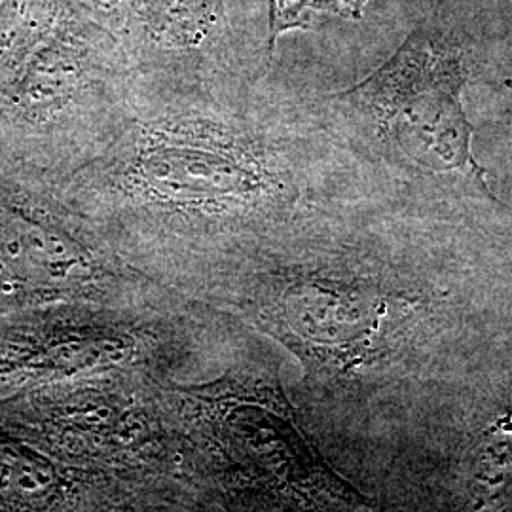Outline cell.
I'll return each mask as SVG.
<instances>
[{
    "label": "cell",
    "instance_id": "6da1fadb",
    "mask_svg": "<svg viewBox=\"0 0 512 512\" xmlns=\"http://www.w3.org/2000/svg\"><path fill=\"white\" fill-rule=\"evenodd\" d=\"M258 80L135 76L105 137L52 173L118 255L181 296L220 262L338 209L327 188L334 145Z\"/></svg>",
    "mask_w": 512,
    "mask_h": 512
},
{
    "label": "cell",
    "instance_id": "7a4b0ae2",
    "mask_svg": "<svg viewBox=\"0 0 512 512\" xmlns=\"http://www.w3.org/2000/svg\"><path fill=\"white\" fill-rule=\"evenodd\" d=\"M184 298L293 353L306 382L357 391L397 368L427 336L435 293L342 213L302 220L196 277Z\"/></svg>",
    "mask_w": 512,
    "mask_h": 512
},
{
    "label": "cell",
    "instance_id": "3957f363",
    "mask_svg": "<svg viewBox=\"0 0 512 512\" xmlns=\"http://www.w3.org/2000/svg\"><path fill=\"white\" fill-rule=\"evenodd\" d=\"M186 476L232 512H372L304 435L274 368L251 355L205 382L164 380Z\"/></svg>",
    "mask_w": 512,
    "mask_h": 512
},
{
    "label": "cell",
    "instance_id": "277c9868",
    "mask_svg": "<svg viewBox=\"0 0 512 512\" xmlns=\"http://www.w3.org/2000/svg\"><path fill=\"white\" fill-rule=\"evenodd\" d=\"M465 82L458 44L420 27L363 82L317 99L308 112L334 147L429 175L458 171L494 200L471 148Z\"/></svg>",
    "mask_w": 512,
    "mask_h": 512
},
{
    "label": "cell",
    "instance_id": "5b68a950",
    "mask_svg": "<svg viewBox=\"0 0 512 512\" xmlns=\"http://www.w3.org/2000/svg\"><path fill=\"white\" fill-rule=\"evenodd\" d=\"M171 306L186 298L133 268L50 171L0 154V310Z\"/></svg>",
    "mask_w": 512,
    "mask_h": 512
},
{
    "label": "cell",
    "instance_id": "8992f818",
    "mask_svg": "<svg viewBox=\"0 0 512 512\" xmlns=\"http://www.w3.org/2000/svg\"><path fill=\"white\" fill-rule=\"evenodd\" d=\"M135 82L122 40L69 0L0 82V154L61 173L105 137Z\"/></svg>",
    "mask_w": 512,
    "mask_h": 512
},
{
    "label": "cell",
    "instance_id": "52a82bcc",
    "mask_svg": "<svg viewBox=\"0 0 512 512\" xmlns=\"http://www.w3.org/2000/svg\"><path fill=\"white\" fill-rule=\"evenodd\" d=\"M164 380L110 374L57 385L44 429L59 459L126 476H184V444L164 395Z\"/></svg>",
    "mask_w": 512,
    "mask_h": 512
},
{
    "label": "cell",
    "instance_id": "ba28073f",
    "mask_svg": "<svg viewBox=\"0 0 512 512\" xmlns=\"http://www.w3.org/2000/svg\"><path fill=\"white\" fill-rule=\"evenodd\" d=\"M118 38L139 78H260L232 29L226 0H129Z\"/></svg>",
    "mask_w": 512,
    "mask_h": 512
},
{
    "label": "cell",
    "instance_id": "9c48e42d",
    "mask_svg": "<svg viewBox=\"0 0 512 512\" xmlns=\"http://www.w3.org/2000/svg\"><path fill=\"white\" fill-rule=\"evenodd\" d=\"M465 494L473 512L501 511L512 501V391L469 442Z\"/></svg>",
    "mask_w": 512,
    "mask_h": 512
},
{
    "label": "cell",
    "instance_id": "30bf717a",
    "mask_svg": "<svg viewBox=\"0 0 512 512\" xmlns=\"http://www.w3.org/2000/svg\"><path fill=\"white\" fill-rule=\"evenodd\" d=\"M105 512H232L217 495L184 476H154L129 486Z\"/></svg>",
    "mask_w": 512,
    "mask_h": 512
},
{
    "label": "cell",
    "instance_id": "8fae6325",
    "mask_svg": "<svg viewBox=\"0 0 512 512\" xmlns=\"http://www.w3.org/2000/svg\"><path fill=\"white\" fill-rule=\"evenodd\" d=\"M311 4L313 0H270L268 55H272L275 42L283 33L294 29H311Z\"/></svg>",
    "mask_w": 512,
    "mask_h": 512
},
{
    "label": "cell",
    "instance_id": "7c38bea8",
    "mask_svg": "<svg viewBox=\"0 0 512 512\" xmlns=\"http://www.w3.org/2000/svg\"><path fill=\"white\" fill-rule=\"evenodd\" d=\"M368 0H313L311 10L317 12H329L340 18L359 21L363 18V8Z\"/></svg>",
    "mask_w": 512,
    "mask_h": 512
}]
</instances>
